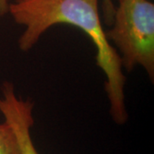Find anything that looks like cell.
<instances>
[{
	"label": "cell",
	"instance_id": "obj_7",
	"mask_svg": "<svg viewBox=\"0 0 154 154\" xmlns=\"http://www.w3.org/2000/svg\"><path fill=\"white\" fill-rule=\"evenodd\" d=\"M118 1H119V0H118Z\"/></svg>",
	"mask_w": 154,
	"mask_h": 154
},
{
	"label": "cell",
	"instance_id": "obj_6",
	"mask_svg": "<svg viewBox=\"0 0 154 154\" xmlns=\"http://www.w3.org/2000/svg\"><path fill=\"white\" fill-rule=\"evenodd\" d=\"M9 0H0V17H4L9 12Z\"/></svg>",
	"mask_w": 154,
	"mask_h": 154
},
{
	"label": "cell",
	"instance_id": "obj_5",
	"mask_svg": "<svg viewBox=\"0 0 154 154\" xmlns=\"http://www.w3.org/2000/svg\"><path fill=\"white\" fill-rule=\"evenodd\" d=\"M103 4V13H104V21L106 25H111L113 21V17L115 14L116 6L114 5L112 0H102Z\"/></svg>",
	"mask_w": 154,
	"mask_h": 154
},
{
	"label": "cell",
	"instance_id": "obj_3",
	"mask_svg": "<svg viewBox=\"0 0 154 154\" xmlns=\"http://www.w3.org/2000/svg\"><path fill=\"white\" fill-rule=\"evenodd\" d=\"M0 91V113L15 133L21 154H38L31 136L34 124L33 101L18 96L14 84L7 81Z\"/></svg>",
	"mask_w": 154,
	"mask_h": 154
},
{
	"label": "cell",
	"instance_id": "obj_1",
	"mask_svg": "<svg viewBox=\"0 0 154 154\" xmlns=\"http://www.w3.org/2000/svg\"><path fill=\"white\" fill-rule=\"evenodd\" d=\"M8 13L24 28L18 38L19 49L24 52L33 48L41 36L55 25H71L86 33L96 49V64L105 76L110 116L118 125L126 123L127 79L119 54L103 28L99 0H17L10 4Z\"/></svg>",
	"mask_w": 154,
	"mask_h": 154
},
{
	"label": "cell",
	"instance_id": "obj_2",
	"mask_svg": "<svg viewBox=\"0 0 154 154\" xmlns=\"http://www.w3.org/2000/svg\"><path fill=\"white\" fill-rule=\"evenodd\" d=\"M106 37L120 57L122 69L140 66L154 81V5L149 0H119Z\"/></svg>",
	"mask_w": 154,
	"mask_h": 154
},
{
	"label": "cell",
	"instance_id": "obj_4",
	"mask_svg": "<svg viewBox=\"0 0 154 154\" xmlns=\"http://www.w3.org/2000/svg\"><path fill=\"white\" fill-rule=\"evenodd\" d=\"M0 154H21L16 134L5 122L0 123Z\"/></svg>",
	"mask_w": 154,
	"mask_h": 154
}]
</instances>
